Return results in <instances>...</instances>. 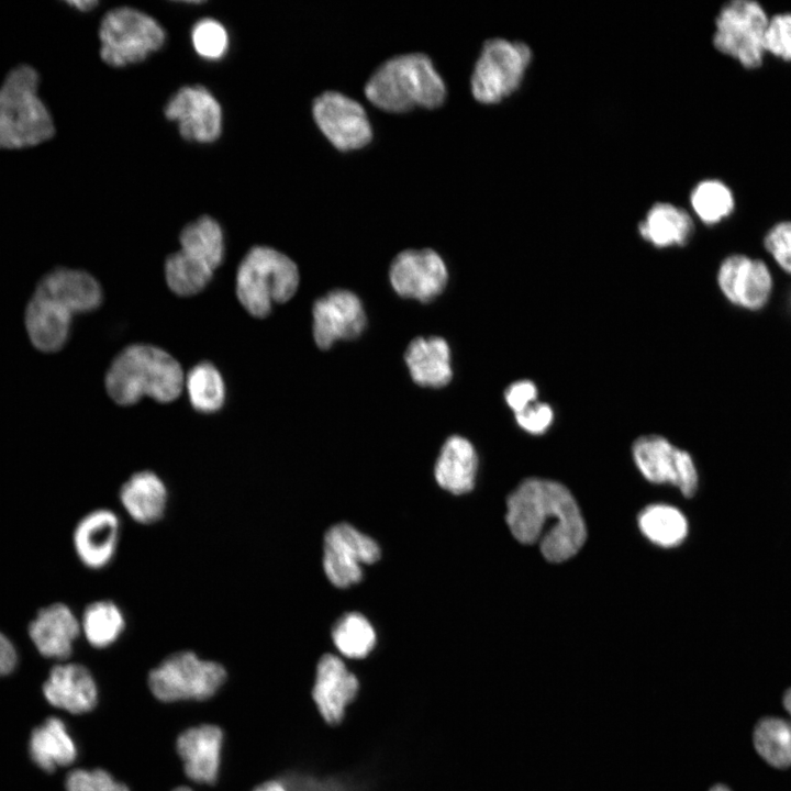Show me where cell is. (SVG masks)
Returning <instances> with one entry per match:
<instances>
[{
  "instance_id": "f546056e",
  "label": "cell",
  "mask_w": 791,
  "mask_h": 791,
  "mask_svg": "<svg viewBox=\"0 0 791 791\" xmlns=\"http://www.w3.org/2000/svg\"><path fill=\"white\" fill-rule=\"evenodd\" d=\"M640 532L660 547L679 546L688 535V521L680 510L668 504H651L637 517Z\"/></svg>"
},
{
  "instance_id": "836d02e7",
  "label": "cell",
  "mask_w": 791,
  "mask_h": 791,
  "mask_svg": "<svg viewBox=\"0 0 791 791\" xmlns=\"http://www.w3.org/2000/svg\"><path fill=\"white\" fill-rule=\"evenodd\" d=\"M332 637L338 651L352 659L365 658L376 645V632L360 613L350 612L335 623Z\"/></svg>"
},
{
  "instance_id": "4fadbf2b",
  "label": "cell",
  "mask_w": 791,
  "mask_h": 791,
  "mask_svg": "<svg viewBox=\"0 0 791 791\" xmlns=\"http://www.w3.org/2000/svg\"><path fill=\"white\" fill-rule=\"evenodd\" d=\"M380 558L379 545L348 523L331 526L324 536L323 568L332 584L347 588L363 578V565Z\"/></svg>"
},
{
  "instance_id": "f1b7e54d",
  "label": "cell",
  "mask_w": 791,
  "mask_h": 791,
  "mask_svg": "<svg viewBox=\"0 0 791 791\" xmlns=\"http://www.w3.org/2000/svg\"><path fill=\"white\" fill-rule=\"evenodd\" d=\"M80 632L94 648H107L123 634L126 625L122 609L111 600L89 603L79 619Z\"/></svg>"
},
{
  "instance_id": "d6a6232c",
  "label": "cell",
  "mask_w": 791,
  "mask_h": 791,
  "mask_svg": "<svg viewBox=\"0 0 791 791\" xmlns=\"http://www.w3.org/2000/svg\"><path fill=\"white\" fill-rule=\"evenodd\" d=\"M754 745L757 753L772 767L791 766V726L788 720L765 717L754 731Z\"/></svg>"
},
{
  "instance_id": "8992f818",
  "label": "cell",
  "mask_w": 791,
  "mask_h": 791,
  "mask_svg": "<svg viewBox=\"0 0 791 791\" xmlns=\"http://www.w3.org/2000/svg\"><path fill=\"white\" fill-rule=\"evenodd\" d=\"M532 49L521 41L495 36L480 46L469 75V91L475 101L497 104L521 86L532 62Z\"/></svg>"
},
{
  "instance_id": "6da1fadb",
  "label": "cell",
  "mask_w": 791,
  "mask_h": 791,
  "mask_svg": "<svg viewBox=\"0 0 791 791\" xmlns=\"http://www.w3.org/2000/svg\"><path fill=\"white\" fill-rule=\"evenodd\" d=\"M505 521L516 541L537 543L550 562L571 558L587 538L576 499L564 484L548 479L523 480L508 497Z\"/></svg>"
},
{
  "instance_id": "277c9868",
  "label": "cell",
  "mask_w": 791,
  "mask_h": 791,
  "mask_svg": "<svg viewBox=\"0 0 791 791\" xmlns=\"http://www.w3.org/2000/svg\"><path fill=\"white\" fill-rule=\"evenodd\" d=\"M40 75L26 64L12 68L0 86V149H22L55 134L51 111L38 94Z\"/></svg>"
},
{
  "instance_id": "7402d4cb",
  "label": "cell",
  "mask_w": 791,
  "mask_h": 791,
  "mask_svg": "<svg viewBox=\"0 0 791 791\" xmlns=\"http://www.w3.org/2000/svg\"><path fill=\"white\" fill-rule=\"evenodd\" d=\"M43 692L52 705L73 714L90 712L98 700L93 676L87 667L75 662L54 666Z\"/></svg>"
},
{
  "instance_id": "484cf974",
  "label": "cell",
  "mask_w": 791,
  "mask_h": 791,
  "mask_svg": "<svg viewBox=\"0 0 791 791\" xmlns=\"http://www.w3.org/2000/svg\"><path fill=\"white\" fill-rule=\"evenodd\" d=\"M640 237L657 248L684 246L694 233L692 216L669 202H657L638 223Z\"/></svg>"
},
{
  "instance_id": "e575fe53",
  "label": "cell",
  "mask_w": 791,
  "mask_h": 791,
  "mask_svg": "<svg viewBox=\"0 0 791 791\" xmlns=\"http://www.w3.org/2000/svg\"><path fill=\"white\" fill-rule=\"evenodd\" d=\"M695 215L706 225H714L728 218L735 208L732 190L721 180L700 181L690 194Z\"/></svg>"
},
{
  "instance_id": "cb8c5ba5",
  "label": "cell",
  "mask_w": 791,
  "mask_h": 791,
  "mask_svg": "<svg viewBox=\"0 0 791 791\" xmlns=\"http://www.w3.org/2000/svg\"><path fill=\"white\" fill-rule=\"evenodd\" d=\"M404 359L412 380L421 387L442 388L452 380L450 349L439 336L414 338Z\"/></svg>"
},
{
  "instance_id": "ba28073f",
  "label": "cell",
  "mask_w": 791,
  "mask_h": 791,
  "mask_svg": "<svg viewBox=\"0 0 791 791\" xmlns=\"http://www.w3.org/2000/svg\"><path fill=\"white\" fill-rule=\"evenodd\" d=\"M226 677L221 664L203 659L191 650H180L167 656L149 671L148 686L163 702L201 701L214 695Z\"/></svg>"
},
{
  "instance_id": "e0dca14e",
  "label": "cell",
  "mask_w": 791,
  "mask_h": 791,
  "mask_svg": "<svg viewBox=\"0 0 791 791\" xmlns=\"http://www.w3.org/2000/svg\"><path fill=\"white\" fill-rule=\"evenodd\" d=\"M313 337L321 349H328L338 339H353L366 326L360 299L352 291L336 289L315 300L312 309Z\"/></svg>"
},
{
  "instance_id": "74e56055",
  "label": "cell",
  "mask_w": 791,
  "mask_h": 791,
  "mask_svg": "<svg viewBox=\"0 0 791 791\" xmlns=\"http://www.w3.org/2000/svg\"><path fill=\"white\" fill-rule=\"evenodd\" d=\"M764 47L766 53L791 62V12L778 13L768 20Z\"/></svg>"
},
{
  "instance_id": "30bf717a",
  "label": "cell",
  "mask_w": 791,
  "mask_h": 791,
  "mask_svg": "<svg viewBox=\"0 0 791 791\" xmlns=\"http://www.w3.org/2000/svg\"><path fill=\"white\" fill-rule=\"evenodd\" d=\"M769 18L753 0H734L723 5L715 19L714 47L747 69L761 66L765 32Z\"/></svg>"
},
{
  "instance_id": "bcb514c9",
  "label": "cell",
  "mask_w": 791,
  "mask_h": 791,
  "mask_svg": "<svg viewBox=\"0 0 791 791\" xmlns=\"http://www.w3.org/2000/svg\"><path fill=\"white\" fill-rule=\"evenodd\" d=\"M710 791H731V790L723 784H716Z\"/></svg>"
},
{
  "instance_id": "c3c4849f",
  "label": "cell",
  "mask_w": 791,
  "mask_h": 791,
  "mask_svg": "<svg viewBox=\"0 0 791 791\" xmlns=\"http://www.w3.org/2000/svg\"><path fill=\"white\" fill-rule=\"evenodd\" d=\"M790 303H791V296H790Z\"/></svg>"
},
{
  "instance_id": "ee69618b",
  "label": "cell",
  "mask_w": 791,
  "mask_h": 791,
  "mask_svg": "<svg viewBox=\"0 0 791 791\" xmlns=\"http://www.w3.org/2000/svg\"><path fill=\"white\" fill-rule=\"evenodd\" d=\"M70 7L75 8L76 10L88 12L93 10L99 2L94 0H76V1H68L67 2Z\"/></svg>"
},
{
  "instance_id": "52a82bcc",
  "label": "cell",
  "mask_w": 791,
  "mask_h": 791,
  "mask_svg": "<svg viewBox=\"0 0 791 791\" xmlns=\"http://www.w3.org/2000/svg\"><path fill=\"white\" fill-rule=\"evenodd\" d=\"M100 57L111 67L141 63L159 51L166 32L152 15L132 7L109 10L99 25Z\"/></svg>"
},
{
  "instance_id": "603a6c76",
  "label": "cell",
  "mask_w": 791,
  "mask_h": 791,
  "mask_svg": "<svg viewBox=\"0 0 791 791\" xmlns=\"http://www.w3.org/2000/svg\"><path fill=\"white\" fill-rule=\"evenodd\" d=\"M119 500L133 521L148 525L164 516L168 504V489L156 472L140 470L122 483Z\"/></svg>"
},
{
  "instance_id": "1f68e13d",
  "label": "cell",
  "mask_w": 791,
  "mask_h": 791,
  "mask_svg": "<svg viewBox=\"0 0 791 791\" xmlns=\"http://www.w3.org/2000/svg\"><path fill=\"white\" fill-rule=\"evenodd\" d=\"M214 270L180 249L165 263V278L169 289L180 297L194 296L211 282Z\"/></svg>"
},
{
  "instance_id": "4316f807",
  "label": "cell",
  "mask_w": 791,
  "mask_h": 791,
  "mask_svg": "<svg viewBox=\"0 0 791 791\" xmlns=\"http://www.w3.org/2000/svg\"><path fill=\"white\" fill-rule=\"evenodd\" d=\"M29 753L36 766L46 772L69 766L77 758V746L65 723L55 716L36 726L30 736Z\"/></svg>"
},
{
  "instance_id": "7dc6e473",
  "label": "cell",
  "mask_w": 791,
  "mask_h": 791,
  "mask_svg": "<svg viewBox=\"0 0 791 791\" xmlns=\"http://www.w3.org/2000/svg\"><path fill=\"white\" fill-rule=\"evenodd\" d=\"M172 791H192V790L188 787H178V788L174 789Z\"/></svg>"
},
{
  "instance_id": "8fae6325",
  "label": "cell",
  "mask_w": 791,
  "mask_h": 791,
  "mask_svg": "<svg viewBox=\"0 0 791 791\" xmlns=\"http://www.w3.org/2000/svg\"><path fill=\"white\" fill-rule=\"evenodd\" d=\"M76 313L43 280H37L23 310V326L32 348L56 355L70 343Z\"/></svg>"
},
{
  "instance_id": "2e32d148",
  "label": "cell",
  "mask_w": 791,
  "mask_h": 791,
  "mask_svg": "<svg viewBox=\"0 0 791 791\" xmlns=\"http://www.w3.org/2000/svg\"><path fill=\"white\" fill-rule=\"evenodd\" d=\"M716 282L733 305L757 311L769 301L773 279L765 261L743 254H733L722 260Z\"/></svg>"
},
{
  "instance_id": "ffe728a7",
  "label": "cell",
  "mask_w": 791,
  "mask_h": 791,
  "mask_svg": "<svg viewBox=\"0 0 791 791\" xmlns=\"http://www.w3.org/2000/svg\"><path fill=\"white\" fill-rule=\"evenodd\" d=\"M222 729L203 724L183 731L177 738L176 748L182 760L186 775L194 782H216L223 747Z\"/></svg>"
},
{
  "instance_id": "ac0fdd59",
  "label": "cell",
  "mask_w": 791,
  "mask_h": 791,
  "mask_svg": "<svg viewBox=\"0 0 791 791\" xmlns=\"http://www.w3.org/2000/svg\"><path fill=\"white\" fill-rule=\"evenodd\" d=\"M121 534L118 514L108 508L94 509L76 524L73 544L83 566L92 570L107 567L114 558Z\"/></svg>"
},
{
  "instance_id": "5bb4252c",
  "label": "cell",
  "mask_w": 791,
  "mask_h": 791,
  "mask_svg": "<svg viewBox=\"0 0 791 791\" xmlns=\"http://www.w3.org/2000/svg\"><path fill=\"white\" fill-rule=\"evenodd\" d=\"M165 116L177 123L180 135L191 142L212 143L222 132V107L202 85L179 88L166 102Z\"/></svg>"
},
{
  "instance_id": "8d00e7d4",
  "label": "cell",
  "mask_w": 791,
  "mask_h": 791,
  "mask_svg": "<svg viewBox=\"0 0 791 791\" xmlns=\"http://www.w3.org/2000/svg\"><path fill=\"white\" fill-rule=\"evenodd\" d=\"M66 791H130L103 769H75L65 780Z\"/></svg>"
},
{
  "instance_id": "83f0119b",
  "label": "cell",
  "mask_w": 791,
  "mask_h": 791,
  "mask_svg": "<svg viewBox=\"0 0 791 791\" xmlns=\"http://www.w3.org/2000/svg\"><path fill=\"white\" fill-rule=\"evenodd\" d=\"M180 250L215 270L225 256L224 233L220 223L202 215L187 224L179 235Z\"/></svg>"
},
{
  "instance_id": "d6986e66",
  "label": "cell",
  "mask_w": 791,
  "mask_h": 791,
  "mask_svg": "<svg viewBox=\"0 0 791 791\" xmlns=\"http://www.w3.org/2000/svg\"><path fill=\"white\" fill-rule=\"evenodd\" d=\"M359 682L344 661L335 655H323L316 666L312 698L316 708L331 725L342 722L346 706L356 698Z\"/></svg>"
},
{
  "instance_id": "7bdbcfd3",
  "label": "cell",
  "mask_w": 791,
  "mask_h": 791,
  "mask_svg": "<svg viewBox=\"0 0 791 791\" xmlns=\"http://www.w3.org/2000/svg\"><path fill=\"white\" fill-rule=\"evenodd\" d=\"M253 791H290V789L286 782L270 780L259 784Z\"/></svg>"
},
{
  "instance_id": "60d3db41",
  "label": "cell",
  "mask_w": 791,
  "mask_h": 791,
  "mask_svg": "<svg viewBox=\"0 0 791 791\" xmlns=\"http://www.w3.org/2000/svg\"><path fill=\"white\" fill-rule=\"evenodd\" d=\"M538 400L537 385L530 379L512 382L504 390V401L514 414Z\"/></svg>"
},
{
  "instance_id": "f6af8a7d",
  "label": "cell",
  "mask_w": 791,
  "mask_h": 791,
  "mask_svg": "<svg viewBox=\"0 0 791 791\" xmlns=\"http://www.w3.org/2000/svg\"><path fill=\"white\" fill-rule=\"evenodd\" d=\"M783 706L786 711L788 712L790 718L788 720L791 726V688L784 693L783 697Z\"/></svg>"
},
{
  "instance_id": "ab89813d",
  "label": "cell",
  "mask_w": 791,
  "mask_h": 791,
  "mask_svg": "<svg viewBox=\"0 0 791 791\" xmlns=\"http://www.w3.org/2000/svg\"><path fill=\"white\" fill-rule=\"evenodd\" d=\"M514 419L520 428L531 435H542L546 433L554 423V408L543 401H535L523 411L514 414Z\"/></svg>"
},
{
  "instance_id": "7c38bea8",
  "label": "cell",
  "mask_w": 791,
  "mask_h": 791,
  "mask_svg": "<svg viewBox=\"0 0 791 791\" xmlns=\"http://www.w3.org/2000/svg\"><path fill=\"white\" fill-rule=\"evenodd\" d=\"M634 463L640 474L653 483H670L686 498H692L699 484L697 467L691 455L658 434L637 437L632 445Z\"/></svg>"
},
{
  "instance_id": "d590c367",
  "label": "cell",
  "mask_w": 791,
  "mask_h": 791,
  "mask_svg": "<svg viewBox=\"0 0 791 791\" xmlns=\"http://www.w3.org/2000/svg\"><path fill=\"white\" fill-rule=\"evenodd\" d=\"M190 37L194 52L207 60H219L229 51L227 30L213 18L197 21L191 29Z\"/></svg>"
},
{
  "instance_id": "9a60e30c",
  "label": "cell",
  "mask_w": 791,
  "mask_h": 791,
  "mask_svg": "<svg viewBox=\"0 0 791 791\" xmlns=\"http://www.w3.org/2000/svg\"><path fill=\"white\" fill-rule=\"evenodd\" d=\"M389 279L399 296L425 303L444 291L448 271L434 249L410 248L396 255L389 268Z\"/></svg>"
},
{
  "instance_id": "44dd1931",
  "label": "cell",
  "mask_w": 791,
  "mask_h": 791,
  "mask_svg": "<svg viewBox=\"0 0 791 791\" xmlns=\"http://www.w3.org/2000/svg\"><path fill=\"white\" fill-rule=\"evenodd\" d=\"M81 634L80 622L64 603L42 608L29 624V636L38 653L52 659L66 660Z\"/></svg>"
},
{
  "instance_id": "3957f363",
  "label": "cell",
  "mask_w": 791,
  "mask_h": 791,
  "mask_svg": "<svg viewBox=\"0 0 791 791\" xmlns=\"http://www.w3.org/2000/svg\"><path fill=\"white\" fill-rule=\"evenodd\" d=\"M104 386L108 396L120 405H133L143 397L168 403L181 394L185 375L168 352L154 345L134 344L112 360Z\"/></svg>"
},
{
  "instance_id": "9c48e42d",
  "label": "cell",
  "mask_w": 791,
  "mask_h": 791,
  "mask_svg": "<svg viewBox=\"0 0 791 791\" xmlns=\"http://www.w3.org/2000/svg\"><path fill=\"white\" fill-rule=\"evenodd\" d=\"M311 116L325 142L341 154L361 151L374 141L375 130L366 108L342 90L317 93L311 102Z\"/></svg>"
},
{
  "instance_id": "d4e9b609",
  "label": "cell",
  "mask_w": 791,
  "mask_h": 791,
  "mask_svg": "<svg viewBox=\"0 0 791 791\" xmlns=\"http://www.w3.org/2000/svg\"><path fill=\"white\" fill-rule=\"evenodd\" d=\"M478 456L465 437L453 435L444 443L434 467L436 482L453 494H464L475 487Z\"/></svg>"
},
{
  "instance_id": "b9f144b4",
  "label": "cell",
  "mask_w": 791,
  "mask_h": 791,
  "mask_svg": "<svg viewBox=\"0 0 791 791\" xmlns=\"http://www.w3.org/2000/svg\"><path fill=\"white\" fill-rule=\"evenodd\" d=\"M18 654L12 642L0 632V677L11 673L16 666Z\"/></svg>"
},
{
  "instance_id": "7a4b0ae2",
  "label": "cell",
  "mask_w": 791,
  "mask_h": 791,
  "mask_svg": "<svg viewBox=\"0 0 791 791\" xmlns=\"http://www.w3.org/2000/svg\"><path fill=\"white\" fill-rule=\"evenodd\" d=\"M363 94L379 111L396 115L439 109L448 87L428 54L409 51L381 60L366 78Z\"/></svg>"
},
{
  "instance_id": "f35d334b",
  "label": "cell",
  "mask_w": 791,
  "mask_h": 791,
  "mask_svg": "<svg viewBox=\"0 0 791 791\" xmlns=\"http://www.w3.org/2000/svg\"><path fill=\"white\" fill-rule=\"evenodd\" d=\"M764 245L776 264L791 275V221L775 224L765 235Z\"/></svg>"
},
{
  "instance_id": "5b68a950",
  "label": "cell",
  "mask_w": 791,
  "mask_h": 791,
  "mask_svg": "<svg viewBox=\"0 0 791 791\" xmlns=\"http://www.w3.org/2000/svg\"><path fill=\"white\" fill-rule=\"evenodd\" d=\"M299 280L298 267L290 257L269 246H254L237 268L236 296L252 316L264 319L275 303L294 296Z\"/></svg>"
},
{
  "instance_id": "4dcf8cb0",
  "label": "cell",
  "mask_w": 791,
  "mask_h": 791,
  "mask_svg": "<svg viewBox=\"0 0 791 791\" xmlns=\"http://www.w3.org/2000/svg\"><path fill=\"white\" fill-rule=\"evenodd\" d=\"M191 406L200 413L219 412L226 401V387L220 370L209 361L193 366L185 378Z\"/></svg>"
}]
</instances>
